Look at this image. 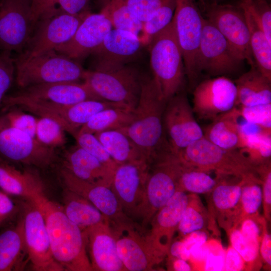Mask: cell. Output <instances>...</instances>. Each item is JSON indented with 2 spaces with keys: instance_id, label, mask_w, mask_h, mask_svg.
I'll return each mask as SVG.
<instances>
[{
  "instance_id": "obj_1",
  "label": "cell",
  "mask_w": 271,
  "mask_h": 271,
  "mask_svg": "<svg viewBox=\"0 0 271 271\" xmlns=\"http://www.w3.org/2000/svg\"><path fill=\"white\" fill-rule=\"evenodd\" d=\"M166 103L154 78L142 77L140 95L133 120L127 126L118 129L136 144L149 165L169 147L163 125Z\"/></svg>"
},
{
  "instance_id": "obj_2",
  "label": "cell",
  "mask_w": 271,
  "mask_h": 271,
  "mask_svg": "<svg viewBox=\"0 0 271 271\" xmlns=\"http://www.w3.org/2000/svg\"><path fill=\"white\" fill-rule=\"evenodd\" d=\"M33 203L44 216L53 257L64 270H93L84 232L67 217L62 206L46 195Z\"/></svg>"
},
{
  "instance_id": "obj_3",
  "label": "cell",
  "mask_w": 271,
  "mask_h": 271,
  "mask_svg": "<svg viewBox=\"0 0 271 271\" xmlns=\"http://www.w3.org/2000/svg\"><path fill=\"white\" fill-rule=\"evenodd\" d=\"M148 46L153 77L167 102L181 92L186 75L173 20L151 39Z\"/></svg>"
},
{
  "instance_id": "obj_4",
  "label": "cell",
  "mask_w": 271,
  "mask_h": 271,
  "mask_svg": "<svg viewBox=\"0 0 271 271\" xmlns=\"http://www.w3.org/2000/svg\"><path fill=\"white\" fill-rule=\"evenodd\" d=\"M181 162L169 148L160 152L151 164L141 203L134 216L142 220V227L179 189Z\"/></svg>"
},
{
  "instance_id": "obj_5",
  "label": "cell",
  "mask_w": 271,
  "mask_h": 271,
  "mask_svg": "<svg viewBox=\"0 0 271 271\" xmlns=\"http://www.w3.org/2000/svg\"><path fill=\"white\" fill-rule=\"evenodd\" d=\"M16 81L22 88L59 82H79L85 70L67 56L51 50L38 56L21 55L15 61Z\"/></svg>"
},
{
  "instance_id": "obj_6",
  "label": "cell",
  "mask_w": 271,
  "mask_h": 271,
  "mask_svg": "<svg viewBox=\"0 0 271 271\" xmlns=\"http://www.w3.org/2000/svg\"><path fill=\"white\" fill-rule=\"evenodd\" d=\"M176 155L187 166L219 176L244 178L256 174L255 166L239 150L222 149L204 136Z\"/></svg>"
},
{
  "instance_id": "obj_7",
  "label": "cell",
  "mask_w": 271,
  "mask_h": 271,
  "mask_svg": "<svg viewBox=\"0 0 271 271\" xmlns=\"http://www.w3.org/2000/svg\"><path fill=\"white\" fill-rule=\"evenodd\" d=\"M141 78L136 69L126 65L109 70H85L83 80L101 100L134 109L140 95Z\"/></svg>"
},
{
  "instance_id": "obj_8",
  "label": "cell",
  "mask_w": 271,
  "mask_h": 271,
  "mask_svg": "<svg viewBox=\"0 0 271 271\" xmlns=\"http://www.w3.org/2000/svg\"><path fill=\"white\" fill-rule=\"evenodd\" d=\"M173 18L177 39L182 53L185 75L194 87L200 75L197 57L204 18L196 0H175Z\"/></svg>"
},
{
  "instance_id": "obj_9",
  "label": "cell",
  "mask_w": 271,
  "mask_h": 271,
  "mask_svg": "<svg viewBox=\"0 0 271 271\" xmlns=\"http://www.w3.org/2000/svg\"><path fill=\"white\" fill-rule=\"evenodd\" d=\"M0 156L6 160L46 168L56 159L55 149L45 146L0 117Z\"/></svg>"
},
{
  "instance_id": "obj_10",
  "label": "cell",
  "mask_w": 271,
  "mask_h": 271,
  "mask_svg": "<svg viewBox=\"0 0 271 271\" xmlns=\"http://www.w3.org/2000/svg\"><path fill=\"white\" fill-rule=\"evenodd\" d=\"M88 12L86 10L77 15H71L54 8L45 13L39 18V26L30 38L27 51L23 55L38 56L67 42Z\"/></svg>"
},
{
  "instance_id": "obj_11",
  "label": "cell",
  "mask_w": 271,
  "mask_h": 271,
  "mask_svg": "<svg viewBox=\"0 0 271 271\" xmlns=\"http://www.w3.org/2000/svg\"><path fill=\"white\" fill-rule=\"evenodd\" d=\"M243 61L215 26L204 18L197 57L199 74L202 71L214 76L232 74Z\"/></svg>"
},
{
  "instance_id": "obj_12",
  "label": "cell",
  "mask_w": 271,
  "mask_h": 271,
  "mask_svg": "<svg viewBox=\"0 0 271 271\" xmlns=\"http://www.w3.org/2000/svg\"><path fill=\"white\" fill-rule=\"evenodd\" d=\"M118 254L126 270L147 271L160 263L165 255L125 220L113 222Z\"/></svg>"
},
{
  "instance_id": "obj_13",
  "label": "cell",
  "mask_w": 271,
  "mask_h": 271,
  "mask_svg": "<svg viewBox=\"0 0 271 271\" xmlns=\"http://www.w3.org/2000/svg\"><path fill=\"white\" fill-rule=\"evenodd\" d=\"M163 125L169 148L175 154L204 136L192 106L186 94L181 92L167 102Z\"/></svg>"
},
{
  "instance_id": "obj_14",
  "label": "cell",
  "mask_w": 271,
  "mask_h": 271,
  "mask_svg": "<svg viewBox=\"0 0 271 271\" xmlns=\"http://www.w3.org/2000/svg\"><path fill=\"white\" fill-rule=\"evenodd\" d=\"M206 19L227 41L236 53L256 66L249 42V31L241 8L212 4L205 6Z\"/></svg>"
},
{
  "instance_id": "obj_15",
  "label": "cell",
  "mask_w": 271,
  "mask_h": 271,
  "mask_svg": "<svg viewBox=\"0 0 271 271\" xmlns=\"http://www.w3.org/2000/svg\"><path fill=\"white\" fill-rule=\"evenodd\" d=\"M193 100L194 114L212 120L236 107V85L224 76L204 80L195 87Z\"/></svg>"
},
{
  "instance_id": "obj_16",
  "label": "cell",
  "mask_w": 271,
  "mask_h": 271,
  "mask_svg": "<svg viewBox=\"0 0 271 271\" xmlns=\"http://www.w3.org/2000/svg\"><path fill=\"white\" fill-rule=\"evenodd\" d=\"M23 216L25 239L28 260L37 271H63L54 259L44 216L29 201Z\"/></svg>"
},
{
  "instance_id": "obj_17",
  "label": "cell",
  "mask_w": 271,
  "mask_h": 271,
  "mask_svg": "<svg viewBox=\"0 0 271 271\" xmlns=\"http://www.w3.org/2000/svg\"><path fill=\"white\" fill-rule=\"evenodd\" d=\"M32 0H0V46L5 51H20L28 43Z\"/></svg>"
},
{
  "instance_id": "obj_18",
  "label": "cell",
  "mask_w": 271,
  "mask_h": 271,
  "mask_svg": "<svg viewBox=\"0 0 271 271\" xmlns=\"http://www.w3.org/2000/svg\"><path fill=\"white\" fill-rule=\"evenodd\" d=\"M143 44L138 36L128 31L114 28L92 52L95 70H112L126 65L140 54Z\"/></svg>"
},
{
  "instance_id": "obj_19",
  "label": "cell",
  "mask_w": 271,
  "mask_h": 271,
  "mask_svg": "<svg viewBox=\"0 0 271 271\" xmlns=\"http://www.w3.org/2000/svg\"><path fill=\"white\" fill-rule=\"evenodd\" d=\"M150 165L145 161L118 165L111 188L123 211L134 215L141 203Z\"/></svg>"
},
{
  "instance_id": "obj_20",
  "label": "cell",
  "mask_w": 271,
  "mask_h": 271,
  "mask_svg": "<svg viewBox=\"0 0 271 271\" xmlns=\"http://www.w3.org/2000/svg\"><path fill=\"white\" fill-rule=\"evenodd\" d=\"M189 196L178 189L153 216L147 234L152 245L165 256L168 254L173 235L188 205Z\"/></svg>"
},
{
  "instance_id": "obj_21",
  "label": "cell",
  "mask_w": 271,
  "mask_h": 271,
  "mask_svg": "<svg viewBox=\"0 0 271 271\" xmlns=\"http://www.w3.org/2000/svg\"><path fill=\"white\" fill-rule=\"evenodd\" d=\"M83 231L93 270H126L118 254L116 239L109 220Z\"/></svg>"
},
{
  "instance_id": "obj_22",
  "label": "cell",
  "mask_w": 271,
  "mask_h": 271,
  "mask_svg": "<svg viewBox=\"0 0 271 271\" xmlns=\"http://www.w3.org/2000/svg\"><path fill=\"white\" fill-rule=\"evenodd\" d=\"M113 26L101 13L89 12L72 38L55 50L72 59H80L99 46Z\"/></svg>"
},
{
  "instance_id": "obj_23",
  "label": "cell",
  "mask_w": 271,
  "mask_h": 271,
  "mask_svg": "<svg viewBox=\"0 0 271 271\" xmlns=\"http://www.w3.org/2000/svg\"><path fill=\"white\" fill-rule=\"evenodd\" d=\"M60 176L65 189L84 197L94 205L109 221L125 220L126 216L110 187L81 180L64 168Z\"/></svg>"
},
{
  "instance_id": "obj_24",
  "label": "cell",
  "mask_w": 271,
  "mask_h": 271,
  "mask_svg": "<svg viewBox=\"0 0 271 271\" xmlns=\"http://www.w3.org/2000/svg\"><path fill=\"white\" fill-rule=\"evenodd\" d=\"M21 93L28 97L57 104L71 105L87 100H101L85 83L59 82L25 88Z\"/></svg>"
},
{
  "instance_id": "obj_25",
  "label": "cell",
  "mask_w": 271,
  "mask_h": 271,
  "mask_svg": "<svg viewBox=\"0 0 271 271\" xmlns=\"http://www.w3.org/2000/svg\"><path fill=\"white\" fill-rule=\"evenodd\" d=\"M0 188L7 194L34 202L45 196L40 176L29 170L21 171L0 156Z\"/></svg>"
},
{
  "instance_id": "obj_26",
  "label": "cell",
  "mask_w": 271,
  "mask_h": 271,
  "mask_svg": "<svg viewBox=\"0 0 271 271\" xmlns=\"http://www.w3.org/2000/svg\"><path fill=\"white\" fill-rule=\"evenodd\" d=\"M63 168L81 180L108 187L114 172L77 145L65 154Z\"/></svg>"
},
{
  "instance_id": "obj_27",
  "label": "cell",
  "mask_w": 271,
  "mask_h": 271,
  "mask_svg": "<svg viewBox=\"0 0 271 271\" xmlns=\"http://www.w3.org/2000/svg\"><path fill=\"white\" fill-rule=\"evenodd\" d=\"M239 109L236 107L215 119L203 131L204 137L224 149L239 150L243 147L239 122Z\"/></svg>"
},
{
  "instance_id": "obj_28",
  "label": "cell",
  "mask_w": 271,
  "mask_h": 271,
  "mask_svg": "<svg viewBox=\"0 0 271 271\" xmlns=\"http://www.w3.org/2000/svg\"><path fill=\"white\" fill-rule=\"evenodd\" d=\"M234 83L237 89V104L250 106L271 103V80L256 66L251 67Z\"/></svg>"
},
{
  "instance_id": "obj_29",
  "label": "cell",
  "mask_w": 271,
  "mask_h": 271,
  "mask_svg": "<svg viewBox=\"0 0 271 271\" xmlns=\"http://www.w3.org/2000/svg\"><path fill=\"white\" fill-rule=\"evenodd\" d=\"M27 256L23 217L0 234V271L22 270Z\"/></svg>"
},
{
  "instance_id": "obj_30",
  "label": "cell",
  "mask_w": 271,
  "mask_h": 271,
  "mask_svg": "<svg viewBox=\"0 0 271 271\" xmlns=\"http://www.w3.org/2000/svg\"><path fill=\"white\" fill-rule=\"evenodd\" d=\"M62 208L67 217L82 231L109 220L90 202L66 189Z\"/></svg>"
},
{
  "instance_id": "obj_31",
  "label": "cell",
  "mask_w": 271,
  "mask_h": 271,
  "mask_svg": "<svg viewBox=\"0 0 271 271\" xmlns=\"http://www.w3.org/2000/svg\"><path fill=\"white\" fill-rule=\"evenodd\" d=\"M94 134L118 165L142 161L148 162L136 144L120 130L103 131Z\"/></svg>"
},
{
  "instance_id": "obj_32",
  "label": "cell",
  "mask_w": 271,
  "mask_h": 271,
  "mask_svg": "<svg viewBox=\"0 0 271 271\" xmlns=\"http://www.w3.org/2000/svg\"><path fill=\"white\" fill-rule=\"evenodd\" d=\"M134 110L125 107L107 108L97 113L78 131V133L97 132L120 129L133 120Z\"/></svg>"
},
{
  "instance_id": "obj_33",
  "label": "cell",
  "mask_w": 271,
  "mask_h": 271,
  "mask_svg": "<svg viewBox=\"0 0 271 271\" xmlns=\"http://www.w3.org/2000/svg\"><path fill=\"white\" fill-rule=\"evenodd\" d=\"M241 9L249 31L250 47L255 66L264 76L271 80V43L257 21L246 10Z\"/></svg>"
},
{
  "instance_id": "obj_34",
  "label": "cell",
  "mask_w": 271,
  "mask_h": 271,
  "mask_svg": "<svg viewBox=\"0 0 271 271\" xmlns=\"http://www.w3.org/2000/svg\"><path fill=\"white\" fill-rule=\"evenodd\" d=\"M97 1L100 13L109 20L114 28L129 31L141 38L144 23L130 12L125 0Z\"/></svg>"
},
{
  "instance_id": "obj_35",
  "label": "cell",
  "mask_w": 271,
  "mask_h": 271,
  "mask_svg": "<svg viewBox=\"0 0 271 271\" xmlns=\"http://www.w3.org/2000/svg\"><path fill=\"white\" fill-rule=\"evenodd\" d=\"M181 164L179 179L180 190L195 194H204L211 192L220 181L218 178L212 177L209 172L187 166L181 162Z\"/></svg>"
},
{
  "instance_id": "obj_36",
  "label": "cell",
  "mask_w": 271,
  "mask_h": 271,
  "mask_svg": "<svg viewBox=\"0 0 271 271\" xmlns=\"http://www.w3.org/2000/svg\"><path fill=\"white\" fill-rule=\"evenodd\" d=\"M175 0H163L153 15L143 25L141 40L148 45L151 39L172 21L175 10Z\"/></svg>"
},
{
  "instance_id": "obj_37",
  "label": "cell",
  "mask_w": 271,
  "mask_h": 271,
  "mask_svg": "<svg viewBox=\"0 0 271 271\" xmlns=\"http://www.w3.org/2000/svg\"><path fill=\"white\" fill-rule=\"evenodd\" d=\"M245 178L238 183L227 184L220 181L211 191L213 203L216 209L222 212L229 211L240 203L242 187Z\"/></svg>"
},
{
  "instance_id": "obj_38",
  "label": "cell",
  "mask_w": 271,
  "mask_h": 271,
  "mask_svg": "<svg viewBox=\"0 0 271 271\" xmlns=\"http://www.w3.org/2000/svg\"><path fill=\"white\" fill-rule=\"evenodd\" d=\"M245 179L240 202L244 216L256 214L262 202L261 181L258 176L253 174Z\"/></svg>"
},
{
  "instance_id": "obj_39",
  "label": "cell",
  "mask_w": 271,
  "mask_h": 271,
  "mask_svg": "<svg viewBox=\"0 0 271 271\" xmlns=\"http://www.w3.org/2000/svg\"><path fill=\"white\" fill-rule=\"evenodd\" d=\"M239 150L254 166L270 161L271 133H263L249 139Z\"/></svg>"
},
{
  "instance_id": "obj_40",
  "label": "cell",
  "mask_w": 271,
  "mask_h": 271,
  "mask_svg": "<svg viewBox=\"0 0 271 271\" xmlns=\"http://www.w3.org/2000/svg\"><path fill=\"white\" fill-rule=\"evenodd\" d=\"M64 130L55 120L45 117L37 119L36 139L42 144L55 149L66 143Z\"/></svg>"
},
{
  "instance_id": "obj_41",
  "label": "cell",
  "mask_w": 271,
  "mask_h": 271,
  "mask_svg": "<svg viewBox=\"0 0 271 271\" xmlns=\"http://www.w3.org/2000/svg\"><path fill=\"white\" fill-rule=\"evenodd\" d=\"M74 138L78 146L110 169L113 171L115 170L118 164L112 159L104 146L94 134L78 133Z\"/></svg>"
},
{
  "instance_id": "obj_42",
  "label": "cell",
  "mask_w": 271,
  "mask_h": 271,
  "mask_svg": "<svg viewBox=\"0 0 271 271\" xmlns=\"http://www.w3.org/2000/svg\"><path fill=\"white\" fill-rule=\"evenodd\" d=\"M198 204L197 200H191L189 197L188 205L177 228L183 236H185L192 232L200 230L205 226V215Z\"/></svg>"
},
{
  "instance_id": "obj_43",
  "label": "cell",
  "mask_w": 271,
  "mask_h": 271,
  "mask_svg": "<svg viewBox=\"0 0 271 271\" xmlns=\"http://www.w3.org/2000/svg\"><path fill=\"white\" fill-rule=\"evenodd\" d=\"M240 7L246 10L259 24L271 43V10L265 0L242 1Z\"/></svg>"
},
{
  "instance_id": "obj_44",
  "label": "cell",
  "mask_w": 271,
  "mask_h": 271,
  "mask_svg": "<svg viewBox=\"0 0 271 271\" xmlns=\"http://www.w3.org/2000/svg\"><path fill=\"white\" fill-rule=\"evenodd\" d=\"M241 106L239 111L243 119L271 131V103Z\"/></svg>"
},
{
  "instance_id": "obj_45",
  "label": "cell",
  "mask_w": 271,
  "mask_h": 271,
  "mask_svg": "<svg viewBox=\"0 0 271 271\" xmlns=\"http://www.w3.org/2000/svg\"><path fill=\"white\" fill-rule=\"evenodd\" d=\"M255 172L262 185V201L265 218L270 220L271 208L270 161L255 166Z\"/></svg>"
},
{
  "instance_id": "obj_46",
  "label": "cell",
  "mask_w": 271,
  "mask_h": 271,
  "mask_svg": "<svg viewBox=\"0 0 271 271\" xmlns=\"http://www.w3.org/2000/svg\"><path fill=\"white\" fill-rule=\"evenodd\" d=\"M4 116L11 125L36 139L37 119L33 115L18 110H13Z\"/></svg>"
},
{
  "instance_id": "obj_47",
  "label": "cell",
  "mask_w": 271,
  "mask_h": 271,
  "mask_svg": "<svg viewBox=\"0 0 271 271\" xmlns=\"http://www.w3.org/2000/svg\"><path fill=\"white\" fill-rule=\"evenodd\" d=\"M130 12L143 23L147 21L163 0H125Z\"/></svg>"
},
{
  "instance_id": "obj_48",
  "label": "cell",
  "mask_w": 271,
  "mask_h": 271,
  "mask_svg": "<svg viewBox=\"0 0 271 271\" xmlns=\"http://www.w3.org/2000/svg\"><path fill=\"white\" fill-rule=\"evenodd\" d=\"M231 246L241 256L244 261L252 262L257 258L259 250L251 245L242 236L238 229H233L230 233Z\"/></svg>"
},
{
  "instance_id": "obj_49",
  "label": "cell",
  "mask_w": 271,
  "mask_h": 271,
  "mask_svg": "<svg viewBox=\"0 0 271 271\" xmlns=\"http://www.w3.org/2000/svg\"><path fill=\"white\" fill-rule=\"evenodd\" d=\"M14 72V60L10 52L5 51L0 55V102L11 86Z\"/></svg>"
},
{
  "instance_id": "obj_50",
  "label": "cell",
  "mask_w": 271,
  "mask_h": 271,
  "mask_svg": "<svg viewBox=\"0 0 271 271\" xmlns=\"http://www.w3.org/2000/svg\"><path fill=\"white\" fill-rule=\"evenodd\" d=\"M210 250L205 260V270H224L225 252L221 247L213 241L208 242Z\"/></svg>"
},
{
  "instance_id": "obj_51",
  "label": "cell",
  "mask_w": 271,
  "mask_h": 271,
  "mask_svg": "<svg viewBox=\"0 0 271 271\" xmlns=\"http://www.w3.org/2000/svg\"><path fill=\"white\" fill-rule=\"evenodd\" d=\"M240 231L244 238L253 247L259 250L260 230L257 223L249 217L241 221Z\"/></svg>"
},
{
  "instance_id": "obj_52",
  "label": "cell",
  "mask_w": 271,
  "mask_h": 271,
  "mask_svg": "<svg viewBox=\"0 0 271 271\" xmlns=\"http://www.w3.org/2000/svg\"><path fill=\"white\" fill-rule=\"evenodd\" d=\"M244 260L231 246L225 252L224 270L238 271L244 267Z\"/></svg>"
},
{
  "instance_id": "obj_53",
  "label": "cell",
  "mask_w": 271,
  "mask_h": 271,
  "mask_svg": "<svg viewBox=\"0 0 271 271\" xmlns=\"http://www.w3.org/2000/svg\"><path fill=\"white\" fill-rule=\"evenodd\" d=\"M17 211L12 199L4 191H0V224L10 219Z\"/></svg>"
},
{
  "instance_id": "obj_54",
  "label": "cell",
  "mask_w": 271,
  "mask_h": 271,
  "mask_svg": "<svg viewBox=\"0 0 271 271\" xmlns=\"http://www.w3.org/2000/svg\"><path fill=\"white\" fill-rule=\"evenodd\" d=\"M90 0H56V4L60 6V9L71 15H77L86 11V7Z\"/></svg>"
},
{
  "instance_id": "obj_55",
  "label": "cell",
  "mask_w": 271,
  "mask_h": 271,
  "mask_svg": "<svg viewBox=\"0 0 271 271\" xmlns=\"http://www.w3.org/2000/svg\"><path fill=\"white\" fill-rule=\"evenodd\" d=\"M56 0H32L31 19L33 23L37 22L45 13L54 9Z\"/></svg>"
},
{
  "instance_id": "obj_56",
  "label": "cell",
  "mask_w": 271,
  "mask_h": 271,
  "mask_svg": "<svg viewBox=\"0 0 271 271\" xmlns=\"http://www.w3.org/2000/svg\"><path fill=\"white\" fill-rule=\"evenodd\" d=\"M208 236L206 232L202 230L192 232L187 235L183 239L185 246L189 252L201 246L207 241Z\"/></svg>"
},
{
  "instance_id": "obj_57",
  "label": "cell",
  "mask_w": 271,
  "mask_h": 271,
  "mask_svg": "<svg viewBox=\"0 0 271 271\" xmlns=\"http://www.w3.org/2000/svg\"><path fill=\"white\" fill-rule=\"evenodd\" d=\"M168 253L172 257L188 260L190 259V254L187 249L183 240L172 243L169 249Z\"/></svg>"
},
{
  "instance_id": "obj_58",
  "label": "cell",
  "mask_w": 271,
  "mask_h": 271,
  "mask_svg": "<svg viewBox=\"0 0 271 271\" xmlns=\"http://www.w3.org/2000/svg\"><path fill=\"white\" fill-rule=\"evenodd\" d=\"M260 252L263 260L269 266L271 265V236L265 227L261 241Z\"/></svg>"
},
{
  "instance_id": "obj_59",
  "label": "cell",
  "mask_w": 271,
  "mask_h": 271,
  "mask_svg": "<svg viewBox=\"0 0 271 271\" xmlns=\"http://www.w3.org/2000/svg\"><path fill=\"white\" fill-rule=\"evenodd\" d=\"M174 258L172 262L173 270L176 271H190L192 270L190 265L186 260L178 258Z\"/></svg>"
},
{
  "instance_id": "obj_60",
  "label": "cell",
  "mask_w": 271,
  "mask_h": 271,
  "mask_svg": "<svg viewBox=\"0 0 271 271\" xmlns=\"http://www.w3.org/2000/svg\"><path fill=\"white\" fill-rule=\"evenodd\" d=\"M248 1V0H242V1Z\"/></svg>"
}]
</instances>
